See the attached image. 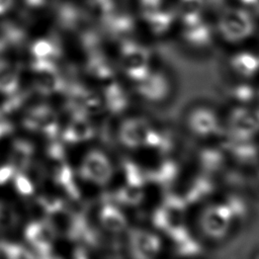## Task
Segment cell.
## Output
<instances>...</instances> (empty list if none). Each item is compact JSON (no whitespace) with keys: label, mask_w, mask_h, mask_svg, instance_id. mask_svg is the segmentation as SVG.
<instances>
[{"label":"cell","mask_w":259,"mask_h":259,"mask_svg":"<svg viewBox=\"0 0 259 259\" xmlns=\"http://www.w3.org/2000/svg\"><path fill=\"white\" fill-rule=\"evenodd\" d=\"M47 171L51 179L61 186L72 199L80 198V191L76 186L72 169L59 144H52L47 151Z\"/></svg>","instance_id":"cell-1"},{"label":"cell","mask_w":259,"mask_h":259,"mask_svg":"<svg viewBox=\"0 0 259 259\" xmlns=\"http://www.w3.org/2000/svg\"><path fill=\"white\" fill-rule=\"evenodd\" d=\"M234 222L232 212L226 202H215L206 205L199 217V227L202 233L213 240L223 239Z\"/></svg>","instance_id":"cell-2"},{"label":"cell","mask_w":259,"mask_h":259,"mask_svg":"<svg viewBox=\"0 0 259 259\" xmlns=\"http://www.w3.org/2000/svg\"><path fill=\"white\" fill-rule=\"evenodd\" d=\"M33 88L41 95H52L67 89V84L53 60L35 59L31 65Z\"/></svg>","instance_id":"cell-3"},{"label":"cell","mask_w":259,"mask_h":259,"mask_svg":"<svg viewBox=\"0 0 259 259\" xmlns=\"http://www.w3.org/2000/svg\"><path fill=\"white\" fill-rule=\"evenodd\" d=\"M81 178L97 186L108 184L113 176V165L110 158L100 150L88 152L79 167Z\"/></svg>","instance_id":"cell-4"},{"label":"cell","mask_w":259,"mask_h":259,"mask_svg":"<svg viewBox=\"0 0 259 259\" xmlns=\"http://www.w3.org/2000/svg\"><path fill=\"white\" fill-rule=\"evenodd\" d=\"M120 63L125 75L135 84L142 81L152 70L147 50L133 42H126L121 47Z\"/></svg>","instance_id":"cell-5"},{"label":"cell","mask_w":259,"mask_h":259,"mask_svg":"<svg viewBox=\"0 0 259 259\" xmlns=\"http://www.w3.org/2000/svg\"><path fill=\"white\" fill-rule=\"evenodd\" d=\"M228 127L230 138L253 139L259 133V108L236 107L229 115Z\"/></svg>","instance_id":"cell-6"},{"label":"cell","mask_w":259,"mask_h":259,"mask_svg":"<svg viewBox=\"0 0 259 259\" xmlns=\"http://www.w3.org/2000/svg\"><path fill=\"white\" fill-rule=\"evenodd\" d=\"M219 29L225 39L238 42L248 38L252 34L254 23L246 12L231 10L221 17Z\"/></svg>","instance_id":"cell-7"},{"label":"cell","mask_w":259,"mask_h":259,"mask_svg":"<svg viewBox=\"0 0 259 259\" xmlns=\"http://www.w3.org/2000/svg\"><path fill=\"white\" fill-rule=\"evenodd\" d=\"M24 237L32 250L40 257H52V251L57 234L46 220H36L27 225Z\"/></svg>","instance_id":"cell-8"},{"label":"cell","mask_w":259,"mask_h":259,"mask_svg":"<svg viewBox=\"0 0 259 259\" xmlns=\"http://www.w3.org/2000/svg\"><path fill=\"white\" fill-rule=\"evenodd\" d=\"M152 128V124L144 117H128L120 123L117 138L120 144L127 149L145 148Z\"/></svg>","instance_id":"cell-9"},{"label":"cell","mask_w":259,"mask_h":259,"mask_svg":"<svg viewBox=\"0 0 259 259\" xmlns=\"http://www.w3.org/2000/svg\"><path fill=\"white\" fill-rule=\"evenodd\" d=\"M23 126L31 132L40 133L55 139L59 132V119L55 110L47 105L32 107L23 117Z\"/></svg>","instance_id":"cell-10"},{"label":"cell","mask_w":259,"mask_h":259,"mask_svg":"<svg viewBox=\"0 0 259 259\" xmlns=\"http://www.w3.org/2000/svg\"><path fill=\"white\" fill-rule=\"evenodd\" d=\"M69 93V105L74 111L81 112L87 116L97 114L104 107L103 99L97 92L80 86L78 84L67 87Z\"/></svg>","instance_id":"cell-11"},{"label":"cell","mask_w":259,"mask_h":259,"mask_svg":"<svg viewBox=\"0 0 259 259\" xmlns=\"http://www.w3.org/2000/svg\"><path fill=\"white\" fill-rule=\"evenodd\" d=\"M130 251L138 259H152L158 256L162 249L160 237L149 230H135L130 236Z\"/></svg>","instance_id":"cell-12"},{"label":"cell","mask_w":259,"mask_h":259,"mask_svg":"<svg viewBox=\"0 0 259 259\" xmlns=\"http://www.w3.org/2000/svg\"><path fill=\"white\" fill-rule=\"evenodd\" d=\"M136 90L146 101L159 102L168 96L170 84L163 73L151 70L142 81L136 83Z\"/></svg>","instance_id":"cell-13"},{"label":"cell","mask_w":259,"mask_h":259,"mask_svg":"<svg viewBox=\"0 0 259 259\" xmlns=\"http://www.w3.org/2000/svg\"><path fill=\"white\" fill-rule=\"evenodd\" d=\"M189 130L197 137L208 138L220 131V120L218 115L207 107L194 108L187 117Z\"/></svg>","instance_id":"cell-14"},{"label":"cell","mask_w":259,"mask_h":259,"mask_svg":"<svg viewBox=\"0 0 259 259\" xmlns=\"http://www.w3.org/2000/svg\"><path fill=\"white\" fill-rule=\"evenodd\" d=\"M226 153L232 156L235 162L242 165H252L259 159V149L252 139H234L230 138Z\"/></svg>","instance_id":"cell-15"},{"label":"cell","mask_w":259,"mask_h":259,"mask_svg":"<svg viewBox=\"0 0 259 259\" xmlns=\"http://www.w3.org/2000/svg\"><path fill=\"white\" fill-rule=\"evenodd\" d=\"M94 136V128L87 115L74 111L70 122L63 133L64 141L68 143H82Z\"/></svg>","instance_id":"cell-16"},{"label":"cell","mask_w":259,"mask_h":259,"mask_svg":"<svg viewBox=\"0 0 259 259\" xmlns=\"http://www.w3.org/2000/svg\"><path fill=\"white\" fill-rule=\"evenodd\" d=\"M98 221L104 230L113 234L121 233L127 227V219L115 202H105L100 207Z\"/></svg>","instance_id":"cell-17"},{"label":"cell","mask_w":259,"mask_h":259,"mask_svg":"<svg viewBox=\"0 0 259 259\" xmlns=\"http://www.w3.org/2000/svg\"><path fill=\"white\" fill-rule=\"evenodd\" d=\"M103 104L104 107L112 114L123 112L130 104V98L125 89L116 81L111 80L105 83L103 88Z\"/></svg>","instance_id":"cell-18"},{"label":"cell","mask_w":259,"mask_h":259,"mask_svg":"<svg viewBox=\"0 0 259 259\" xmlns=\"http://www.w3.org/2000/svg\"><path fill=\"white\" fill-rule=\"evenodd\" d=\"M34 153L33 145L25 140H15L9 153V165L15 172H25L32 162Z\"/></svg>","instance_id":"cell-19"},{"label":"cell","mask_w":259,"mask_h":259,"mask_svg":"<svg viewBox=\"0 0 259 259\" xmlns=\"http://www.w3.org/2000/svg\"><path fill=\"white\" fill-rule=\"evenodd\" d=\"M178 165L173 160H163L154 169L147 172L148 180L163 187L170 186L178 176Z\"/></svg>","instance_id":"cell-20"},{"label":"cell","mask_w":259,"mask_h":259,"mask_svg":"<svg viewBox=\"0 0 259 259\" xmlns=\"http://www.w3.org/2000/svg\"><path fill=\"white\" fill-rule=\"evenodd\" d=\"M198 163L206 172H217L226 162V151L218 147H205L197 155Z\"/></svg>","instance_id":"cell-21"},{"label":"cell","mask_w":259,"mask_h":259,"mask_svg":"<svg viewBox=\"0 0 259 259\" xmlns=\"http://www.w3.org/2000/svg\"><path fill=\"white\" fill-rule=\"evenodd\" d=\"M213 189L212 183L208 178L196 177L187 186L184 195H182L187 205L197 203L207 197Z\"/></svg>","instance_id":"cell-22"},{"label":"cell","mask_w":259,"mask_h":259,"mask_svg":"<svg viewBox=\"0 0 259 259\" xmlns=\"http://www.w3.org/2000/svg\"><path fill=\"white\" fill-rule=\"evenodd\" d=\"M18 86L19 76L16 68L6 61H0V93L14 95Z\"/></svg>","instance_id":"cell-23"},{"label":"cell","mask_w":259,"mask_h":259,"mask_svg":"<svg viewBox=\"0 0 259 259\" xmlns=\"http://www.w3.org/2000/svg\"><path fill=\"white\" fill-rule=\"evenodd\" d=\"M87 72L96 80L101 82H109L113 80V66L101 56H92L87 63Z\"/></svg>","instance_id":"cell-24"},{"label":"cell","mask_w":259,"mask_h":259,"mask_svg":"<svg viewBox=\"0 0 259 259\" xmlns=\"http://www.w3.org/2000/svg\"><path fill=\"white\" fill-rule=\"evenodd\" d=\"M231 65L238 74L250 77L259 70V58L251 53H239L233 57Z\"/></svg>","instance_id":"cell-25"},{"label":"cell","mask_w":259,"mask_h":259,"mask_svg":"<svg viewBox=\"0 0 259 259\" xmlns=\"http://www.w3.org/2000/svg\"><path fill=\"white\" fill-rule=\"evenodd\" d=\"M145 197L144 187L124 184L115 193L116 204L124 206H136L140 204Z\"/></svg>","instance_id":"cell-26"},{"label":"cell","mask_w":259,"mask_h":259,"mask_svg":"<svg viewBox=\"0 0 259 259\" xmlns=\"http://www.w3.org/2000/svg\"><path fill=\"white\" fill-rule=\"evenodd\" d=\"M125 183L132 186L144 187L148 181L147 172H145L137 163L133 161H125L122 167Z\"/></svg>","instance_id":"cell-27"},{"label":"cell","mask_w":259,"mask_h":259,"mask_svg":"<svg viewBox=\"0 0 259 259\" xmlns=\"http://www.w3.org/2000/svg\"><path fill=\"white\" fill-rule=\"evenodd\" d=\"M31 53L35 59L52 60V58L59 56V49L54 42L47 39H40L33 44Z\"/></svg>","instance_id":"cell-28"},{"label":"cell","mask_w":259,"mask_h":259,"mask_svg":"<svg viewBox=\"0 0 259 259\" xmlns=\"http://www.w3.org/2000/svg\"><path fill=\"white\" fill-rule=\"evenodd\" d=\"M29 257H33V255L31 254V252H29L22 246L14 243L0 242V258L18 259Z\"/></svg>","instance_id":"cell-29"},{"label":"cell","mask_w":259,"mask_h":259,"mask_svg":"<svg viewBox=\"0 0 259 259\" xmlns=\"http://www.w3.org/2000/svg\"><path fill=\"white\" fill-rule=\"evenodd\" d=\"M185 38L188 42L193 46H204L209 41V32L203 26L195 27L194 24H191L185 33Z\"/></svg>","instance_id":"cell-30"},{"label":"cell","mask_w":259,"mask_h":259,"mask_svg":"<svg viewBox=\"0 0 259 259\" xmlns=\"http://www.w3.org/2000/svg\"><path fill=\"white\" fill-rule=\"evenodd\" d=\"M226 204L230 208L234 221L245 219V217L247 215V204L242 197L238 195H230L226 201Z\"/></svg>","instance_id":"cell-31"},{"label":"cell","mask_w":259,"mask_h":259,"mask_svg":"<svg viewBox=\"0 0 259 259\" xmlns=\"http://www.w3.org/2000/svg\"><path fill=\"white\" fill-rule=\"evenodd\" d=\"M17 192L24 196H30L34 192L32 180L24 172H16L13 176Z\"/></svg>","instance_id":"cell-32"},{"label":"cell","mask_w":259,"mask_h":259,"mask_svg":"<svg viewBox=\"0 0 259 259\" xmlns=\"http://www.w3.org/2000/svg\"><path fill=\"white\" fill-rule=\"evenodd\" d=\"M18 223L17 213L10 206L0 203V229L9 230L14 228Z\"/></svg>","instance_id":"cell-33"},{"label":"cell","mask_w":259,"mask_h":259,"mask_svg":"<svg viewBox=\"0 0 259 259\" xmlns=\"http://www.w3.org/2000/svg\"><path fill=\"white\" fill-rule=\"evenodd\" d=\"M255 96V91L252 86L248 84H239L232 89V97L242 105L250 102Z\"/></svg>","instance_id":"cell-34"},{"label":"cell","mask_w":259,"mask_h":259,"mask_svg":"<svg viewBox=\"0 0 259 259\" xmlns=\"http://www.w3.org/2000/svg\"><path fill=\"white\" fill-rule=\"evenodd\" d=\"M176 247L178 253L183 256H194L200 252L199 244L191 236L176 244Z\"/></svg>","instance_id":"cell-35"},{"label":"cell","mask_w":259,"mask_h":259,"mask_svg":"<svg viewBox=\"0 0 259 259\" xmlns=\"http://www.w3.org/2000/svg\"><path fill=\"white\" fill-rule=\"evenodd\" d=\"M15 170L11 165H4L0 167V185L6 183L8 180L13 178L15 174Z\"/></svg>","instance_id":"cell-36"},{"label":"cell","mask_w":259,"mask_h":259,"mask_svg":"<svg viewBox=\"0 0 259 259\" xmlns=\"http://www.w3.org/2000/svg\"><path fill=\"white\" fill-rule=\"evenodd\" d=\"M12 131V126L10 123L0 120V139L4 136H6L8 133H10Z\"/></svg>","instance_id":"cell-37"}]
</instances>
